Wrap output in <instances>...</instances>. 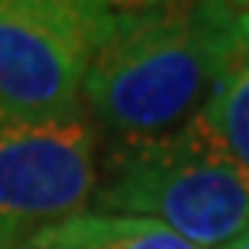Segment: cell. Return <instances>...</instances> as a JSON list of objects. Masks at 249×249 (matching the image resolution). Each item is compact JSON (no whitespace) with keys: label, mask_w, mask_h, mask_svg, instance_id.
<instances>
[{"label":"cell","mask_w":249,"mask_h":249,"mask_svg":"<svg viewBox=\"0 0 249 249\" xmlns=\"http://www.w3.org/2000/svg\"><path fill=\"white\" fill-rule=\"evenodd\" d=\"M236 19L230 0L117 13L81 88V110L104 146L156 139L194 120L233 55Z\"/></svg>","instance_id":"6da1fadb"},{"label":"cell","mask_w":249,"mask_h":249,"mask_svg":"<svg viewBox=\"0 0 249 249\" xmlns=\"http://www.w3.org/2000/svg\"><path fill=\"white\" fill-rule=\"evenodd\" d=\"M91 211L146 217L197 249H220L249 230V168L197 113L165 136L126 146L101 142Z\"/></svg>","instance_id":"7a4b0ae2"},{"label":"cell","mask_w":249,"mask_h":249,"mask_svg":"<svg viewBox=\"0 0 249 249\" xmlns=\"http://www.w3.org/2000/svg\"><path fill=\"white\" fill-rule=\"evenodd\" d=\"M113 17L107 0H0V123L81 113Z\"/></svg>","instance_id":"3957f363"},{"label":"cell","mask_w":249,"mask_h":249,"mask_svg":"<svg viewBox=\"0 0 249 249\" xmlns=\"http://www.w3.org/2000/svg\"><path fill=\"white\" fill-rule=\"evenodd\" d=\"M101 133L88 113L0 123V249H29L91 207Z\"/></svg>","instance_id":"277c9868"},{"label":"cell","mask_w":249,"mask_h":249,"mask_svg":"<svg viewBox=\"0 0 249 249\" xmlns=\"http://www.w3.org/2000/svg\"><path fill=\"white\" fill-rule=\"evenodd\" d=\"M29 249H197L146 217H123V213L84 211L71 220L58 223L55 230L39 236Z\"/></svg>","instance_id":"5b68a950"},{"label":"cell","mask_w":249,"mask_h":249,"mask_svg":"<svg viewBox=\"0 0 249 249\" xmlns=\"http://www.w3.org/2000/svg\"><path fill=\"white\" fill-rule=\"evenodd\" d=\"M201 117L211 123L223 149L249 168V10H240L233 55Z\"/></svg>","instance_id":"8992f818"},{"label":"cell","mask_w":249,"mask_h":249,"mask_svg":"<svg viewBox=\"0 0 249 249\" xmlns=\"http://www.w3.org/2000/svg\"><path fill=\"white\" fill-rule=\"evenodd\" d=\"M113 13H142V10L168 7V3H181V0H107Z\"/></svg>","instance_id":"52a82bcc"},{"label":"cell","mask_w":249,"mask_h":249,"mask_svg":"<svg viewBox=\"0 0 249 249\" xmlns=\"http://www.w3.org/2000/svg\"><path fill=\"white\" fill-rule=\"evenodd\" d=\"M220 249H249V230H243L236 240H230V243H223Z\"/></svg>","instance_id":"ba28073f"},{"label":"cell","mask_w":249,"mask_h":249,"mask_svg":"<svg viewBox=\"0 0 249 249\" xmlns=\"http://www.w3.org/2000/svg\"><path fill=\"white\" fill-rule=\"evenodd\" d=\"M230 3H236L240 10H249V0H230Z\"/></svg>","instance_id":"9c48e42d"}]
</instances>
